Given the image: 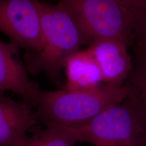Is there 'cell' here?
<instances>
[{
  "mask_svg": "<svg viewBox=\"0 0 146 146\" xmlns=\"http://www.w3.org/2000/svg\"><path fill=\"white\" fill-rule=\"evenodd\" d=\"M38 4L43 45L39 52L26 54L27 69L33 74H45L59 84L67 59L92 41L63 3L39 1Z\"/></svg>",
  "mask_w": 146,
  "mask_h": 146,
  "instance_id": "6da1fadb",
  "label": "cell"
},
{
  "mask_svg": "<svg viewBox=\"0 0 146 146\" xmlns=\"http://www.w3.org/2000/svg\"><path fill=\"white\" fill-rule=\"evenodd\" d=\"M125 86L103 83L82 91L66 89L43 91L36 108L40 123L68 128L83 127L108 108L121 103L127 98Z\"/></svg>",
  "mask_w": 146,
  "mask_h": 146,
  "instance_id": "7a4b0ae2",
  "label": "cell"
},
{
  "mask_svg": "<svg viewBox=\"0 0 146 146\" xmlns=\"http://www.w3.org/2000/svg\"><path fill=\"white\" fill-rule=\"evenodd\" d=\"M69 129L77 143L94 146H146V128L127 98L102 111L83 127Z\"/></svg>",
  "mask_w": 146,
  "mask_h": 146,
  "instance_id": "3957f363",
  "label": "cell"
},
{
  "mask_svg": "<svg viewBox=\"0 0 146 146\" xmlns=\"http://www.w3.org/2000/svg\"><path fill=\"white\" fill-rule=\"evenodd\" d=\"M75 16L91 41L116 39L131 47L137 14L121 0H58Z\"/></svg>",
  "mask_w": 146,
  "mask_h": 146,
  "instance_id": "277c9868",
  "label": "cell"
},
{
  "mask_svg": "<svg viewBox=\"0 0 146 146\" xmlns=\"http://www.w3.org/2000/svg\"><path fill=\"white\" fill-rule=\"evenodd\" d=\"M39 0H0V32L27 53L43 45Z\"/></svg>",
  "mask_w": 146,
  "mask_h": 146,
  "instance_id": "5b68a950",
  "label": "cell"
},
{
  "mask_svg": "<svg viewBox=\"0 0 146 146\" xmlns=\"http://www.w3.org/2000/svg\"><path fill=\"white\" fill-rule=\"evenodd\" d=\"M19 45L0 40V92L10 91L33 108L39 104L42 91L31 81L27 69L18 59Z\"/></svg>",
  "mask_w": 146,
  "mask_h": 146,
  "instance_id": "8992f818",
  "label": "cell"
},
{
  "mask_svg": "<svg viewBox=\"0 0 146 146\" xmlns=\"http://www.w3.org/2000/svg\"><path fill=\"white\" fill-rule=\"evenodd\" d=\"M129 48L116 39H98L93 41L87 50L99 66L104 83L122 87L133 67V60Z\"/></svg>",
  "mask_w": 146,
  "mask_h": 146,
  "instance_id": "52a82bcc",
  "label": "cell"
},
{
  "mask_svg": "<svg viewBox=\"0 0 146 146\" xmlns=\"http://www.w3.org/2000/svg\"><path fill=\"white\" fill-rule=\"evenodd\" d=\"M39 123L32 106L0 94V146H18Z\"/></svg>",
  "mask_w": 146,
  "mask_h": 146,
  "instance_id": "ba28073f",
  "label": "cell"
},
{
  "mask_svg": "<svg viewBox=\"0 0 146 146\" xmlns=\"http://www.w3.org/2000/svg\"><path fill=\"white\" fill-rule=\"evenodd\" d=\"M64 70V89L67 91L90 90L104 83L102 71L87 49L70 56L66 62Z\"/></svg>",
  "mask_w": 146,
  "mask_h": 146,
  "instance_id": "9c48e42d",
  "label": "cell"
},
{
  "mask_svg": "<svg viewBox=\"0 0 146 146\" xmlns=\"http://www.w3.org/2000/svg\"><path fill=\"white\" fill-rule=\"evenodd\" d=\"M133 67L124 83L127 99L136 110L146 128V54L133 51Z\"/></svg>",
  "mask_w": 146,
  "mask_h": 146,
  "instance_id": "30bf717a",
  "label": "cell"
},
{
  "mask_svg": "<svg viewBox=\"0 0 146 146\" xmlns=\"http://www.w3.org/2000/svg\"><path fill=\"white\" fill-rule=\"evenodd\" d=\"M77 141L68 127L47 125L36 131L18 146H74Z\"/></svg>",
  "mask_w": 146,
  "mask_h": 146,
  "instance_id": "8fae6325",
  "label": "cell"
},
{
  "mask_svg": "<svg viewBox=\"0 0 146 146\" xmlns=\"http://www.w3.org/2000/svg\"><path fill=\"white\" fill-rule=\"evenodd\" d=\"M131 47L133 51L146 54V8L137 16Z\"/></svg>",
  "mask_w": 146,
  "mask_h": 146,
  "instance_id": "7c38bea8",
  "label": "cell"
},
{
  "mask_svg": "<svg viewBox=\"0 0 146 146\" xmlns=\"http://www.w3.org/2000/svg\"><path fill=\"white\" fill-rule=\"evenodd\" d=\"M134 13L138 15L146 8V0H121Z\"/></svg>",
  "mask_w": 146,
  "mask_h": 146,
  "instance_id": "4fadbf2b",
  "label": "cell"
},
{
  "mask_svg": "<svg viewBox=\"0 0 146 146\" xmlns=\"http://www.w3.org/2000/svg\"><path fill=\"white\" fill-rule=\"evenodd\" d=\"M0 94H3V93H1V92H0Z\"/></svg>",
  "mask_w": 146,
  "mask_h": 146,
  "instance_id": "5bb4252c",
  "label": "cell"
}]
</instances>
